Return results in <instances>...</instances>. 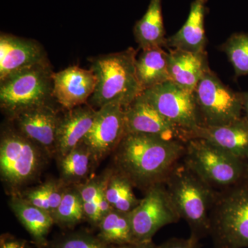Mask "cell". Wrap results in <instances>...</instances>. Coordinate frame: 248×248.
<instances>
[{
    "label": "cell",
    "mask_w": 248,
    "mask_h": 248,
    "mask_svg": "<svg viewBox=\"0 0 248 248\" xmlns=\"http://www.w3.org/2000/svg\"><path fill=\"white\" fill-rule=\"evenodd\" d=\"M186 143L146 134L127 133L114 155V169L125 176L134 187L146 191L164 183L182 160Z\"/></svg>",
    "instance_id": "1"
},
{
    "label": "cell",
    "mask_w": 248,
    "mask_h": 248,
    "mask_svg": "<svg viewBox=\"0 0 248 248\" xmlns=\"http://www.w3.org/2000/svg\"><path fill=\"white\" fill-rule=\"evenodd\" d=\"M138 50H123L90 59L91 70L97 78L95 91L88 104L96 110L115 104L128 107L143 90L137 75Z\"/></svg>",
    "instance_id": "2"
},
{
    "label": "cell",
    "mask_w": 248,
    "mask_h": 248,
    "mask_svg": "<svg viewBox=\"0 0 248 248\" xmlns=\"http://www.w3.org/2000/svg\"><path fill=\"white\" fill-rule=\"evenodd\" d=\"M170 198L191 234L200 239L210 234V213L218 192L184 162H178L164 182Z\"/></svg>",
    "instance_id": "3"
},
{
    "label": "cell",
    "mask_w": 248,
    "mask_h": 248,
    "mask_svg": "<svg viewBox=\"0 0 248 248\" xmlns=\"http://www.w3.org/2000/svg\"><path fill=\"white\" fill-rule=\"evenodd\" d=\"M50 158L46 152L17 129L1 132L0 177L12 195L36 180Z\"/></svg>",
    "instance_id": "4"
},
{
    "label": "cell",
    "mask_w": 248,
    "mask_h": 248,
    "mask_svg": "<svg viewBox=\"0 0 248 248\" xmlns=\"http://www.w3.org/2000/svg\"><path fill=\"white\" fill-rule=\"evenodd\" d=\"M210 234L215 248H248V180L218 192Z\"/></svg>",
    "instance_id": "5"
},
{
    "label": "cell",
    "mask_w": 248,
    "mask_h": 248,
    "mask_svg": "<svg viewBox=\"0 0 248 248\" xmlns=\"http://www.w3.org/2000/svg\"><path fill=\"white\" fill-rule=\"evenodd\" d=\"M53 75L48 62L17 72L0 81V107L13 120L23 111L48 104L53 98Z\"/></svg>",
    "instance_id": "6"
},
{
    "label": "cell",
    "mask_w": 248,
    "mask_h": 248,
    "mask_svg": "<svg viewBox=\"0 0 248 248\" xmlns=\"http://www.w3.org/2000/svg\"><path fill=\"white\" fill-rule=\"evenodd\" d=\"M182 161L214 188L236 185L245 175L244 160L202 139L186 142Z\"/></svg>",
    "instance_id": "7"
},
{
    "label": "cell",
    "mask_w": 248,
    "mask_h": 248,
    "mask_svg": "<svg viewBox=\"0 0 248 248\" xmlns=\"http://www.w3.org/2000/svg\"><path fill=\"white\" fill-rule=\"evenodd\" d=\"M202 125H225L243 117L242 93L228 88L208 68L195 92Z\"/></svg>",
    "instance_id": "8"
},
{
    "label": "cell",
    "mask_w": 248,
    "mask_h": 248,
    "mask_svg": "<svg viewBox=\"0 0 248 248\" xmlns=\"http://www.w3.org/2000/svg\"><path fill=\"white\" fill-rule=\"evenodd\" d=\"M135 242L153 241L163 227L177 223L181 217L170 198L164 183L145 191V196L130 213Z\"/></svg>",
    "instance_id": "9"
},
{
    "label": "cell",
    "mask_w": 248,
    "mask_h": 248,
    "mask_svg": "<svg viewBox=\"0 0 248 248\" xmlns=\"http://www.w3.org/2000/svg\"><path fill=\"white\" fill-rule=\"evenodd\" d=\"M160 113L188 135L202 125L194 93L169 81L142 93Z\"/></svg>",
    "instance_id": "10"
},
{
    "label": "cell",
    "mask_w": 248,
    "mask_h": 248,
    "mask_svg": "<svg viewBox=\"0 0 248 248\" xmlns=\"http://www.w3.org/2000/svg\"><path fill=\"white\" fill-rule=\"evenodd\" d=\"M125 135L124 108L118 104H108L97 110L92 127L83 141L99 165L114 153Z\"/></svg>",
    "instance_id": "11"
},
{
    "label": "cell",
    "mask_w": 248,
    "mask_h": 248,
    "mask_svg": "<svg viewBox=\"0 0 248 248\" xmlns=\"http://www.w3.org/2000/svg\"><path fill=\"white\" fill-rule=\"evenodd\" d=\"M124 110L126 134H146L185 143L189 140L186 132L161 115L142 94Z\"/></svg>",
    "instance_id": "12"
},
{
    "label": "cell",
    "mask_w": 248,
    "mask_h": 248,
    "mask_svg": "<svg viewBox=\"0 0 248 248\" xmlns=\"http://www.w3.org/2000/svg\"><path fill=\"white\" fill-rule=\"evenodd\" d=\"M97 78L91 69L69 66L53 75V98L65 110L88 104Z\"/></svg>",
    "instance_id": "13"
},
{
    "label": "cell",
    "mask_w": 248,
    "mask_h": 248,
    "mask_svg": "<svg viewBox=\"0 0 248 248\" xmlns=\"http://www.w3.org/2000/svg\"><path fill=\"white\" fill-rule=\"evenodd\" d=\"M48 62L39 42L11 34L0 35V81L35 65Z\"/></svg>",
    "instance_id": "14"
},
{
    "label": "cell",
    "mask_w": 248,
    "mask_h": 248,
    "mask_svg": "<svg viewBox=\"0 0 248 248\" xmlns=\"http://www.w3.org/2000/svg\"><path fill=\"white\" fill-rule=\"evenodd\" d=\"M60 115L49 104L23 111L13 119L16 129L43 148L50 157L55 155L57 128Z\"/></svg>",
    "instance_id": "15"
},
{
    "label": "cell",
    "mask_w": 248,
    "mask_h": 248,
    "mask_svg": "<svg viewBox=\"0 0 248 248\" xmlns=\"http://www.w3.org/2000/svg\"><path fill=\"white\" fill-rule=\"evenodd\" d=\"M97 110L86 104L60 115L55 143L56 159L63 157L84 141L92 127Z\"/></svg>",
    "instance_id": "16"
},
{
    "label": "cell",
    "mask_w": 248,
    "mask_h": 248,
    "mask_svg": "<svg viewBox=\"0 0 248 248\" xmlns=\"http://www.w3.org/2000/svg\"><path fill=\"white\" fill-rule=\"evenodd\" d=\"M213 143L223 151L246 161L248 156V122L244 117L225 125H201L190 135Z\"/></svg>",
    "instance_id": "17"
},
{
    "label": "cell",
    "mask_w": 248,
    "mask_h": 248,
    "mask_svg": "<svg viewBox=\"0 0 248 248\" xmlns=\"http://www.w3.org/2000/svg\"><path fill=\"white\" fill-rule=\"evenodd\" d=\"M209 68L206 52L192 53L169 48L170 81L191 93Z\"/></svg>",
    "instance_id": "18"
},
{
    "label": "cell",
    "mask_w": 248,
    "mask_h": 248,
    "mask_svg": "<svg viewBox=\"0 0 248 248\" xmlns=\"http://www.w3.org/2000/svg\"><path fill=\"white\" fill-rule=\"evenodd\" d=\"M208 0H194L186 22L175 34L167 38L166 48H177L192 53H203L206 45L205 17Z\"/></svg>",
    "instance_id": "19"
},
{
    "label": "cell",
    "mask_w": 248,
    "mask_h": 248,
    "mask_svg": "<svg viewBox=\"0 0 248 248\" xmlns=\"http://www.w3.org/2000/svg\"><path fill=\"white\" fill-rule=\"evenodd\" d=\"M9 205L21 224L30 234L36 247L48 248L49 241L47 237L55 224L52 215L29 203L17 194L11 195Z\"/></svg>",
    "instance_id": "20"
},
{
    "label": "cell",
    "mask_w": 248,
    "mask_h": 248,
    "mask_svg": "<svg viewBox=\"0 0 248 248\" xmlns=\"http://www.w3.org/2000/svg\"><path fill=\"white\" fill-rule=\"evenodd\" d=\"M57 161L60 179L68 186L87 182L93 169L97 166L92 152L84 141Z\"/></svg>",
    "instance_id": "21"
},
{
    "label": "cell",
    "mask_w": 248,
    "mask_h": 248,
    "mask_svg": "<svg viewBox=\"0 0 248 248\" xmlns=\"http://www.w3.org/2000/svg\"><path fill=\"white\" fill-rule=\"evenodd\" d=\"M136 70L143 92L170 81L169 53L161 47L142 50L137 58Z\"/></svg>",
    "instance_id": "22"
},
{
    "label": "cell",
    "mask_w": 248,
    "mask_h": 248,
    "mask_svg": "<svg viewBox=\"0 0 248 248\" xmlns=\"http://www.w3.org/2000/svg\"><path fill=\"white\" fill-rule=\"evenodd\" d=\"M134 35L141 50L166 48L161 0H151L146 14L134 27Z\"/></svg>",
    "instance_id": "23"
},
{
    "label": "cell",
    "mask_w": 248,
    "mask_h": 248,
    "mask_svg": "<svg viewBox=\"0 0 248 248\" xmlns=\"http://www.w3.org/2000/svg\"><path fill=\"white\" fill-rule=\"evenodd\" d=\"M97 228V236L111 246H123L135 242L130 213L112 210L103 217Z\"/></svg>",
    "instance_id": "24"
},
{
    "label": "cell",
    "mask_w": 248,
    "mask_h": 248,
    "mask_svg": "<svg viewBox=\"0 0 248 248\" xmlns=\"http://www.w3.org/2000/svg\"><path fill=\"white\" fill-rule=\"evenodd\" d=\"M133 184L128 178L112 168L106 187L108 202L113 210L122 213L133 211L140 200L134 194Z\"/></svg>",
    "instance_id": "25"
},
{
    "label": "cell",
    "mask_w": 248,
    "mask_h": 248,
    "mask_svg": "<svg viewBox=\"0 0 248 248\" xmlns=\"http://www.w3.org/2000/svg\"><path fill=\"white\" fill-rule=\"evenodd\" d=\"M67 187L68 186L60 179H50L17 195L53 215L60 205Z\"/></svg>",
    "instance_id": "26"
},
{
    "label": "cell",
    "mask_w": 248,
    "mask_h": 248,
    "mask_svg": "<svg viewBox=\"0 0 248 248\" xmlns=\"http://www.w3.org/2000/svg\"><path fill=\"white\" fill-rule=\"evenodd\" d=\"M52 216L55 224L67 229L74 228L85 220L82 200L76 186L66 187L60 205Z\"/></svg>",
    "instance_id": "27"
},
{
    "label": "cell",
    "mask_w": 248,
    "mask_h": 248,
    "mask_svg": "<svg viewBox=\"0 0 248 248\" xmlns=\"http://www.w3.org/2000/svg\"><path fill=\"white\" fill-rule=\"evenodd\" d=\"M220 50L226 54L236 77L248 76V33L232 34Z\"/></svg>",
    "instance_id": "28"
},
{
    "label": "cell",
    "mask_w": 248,
    "mask_h": 248,
    "mask_svg": "<svg viewBox=\"0 0 248 248\" xmlns=\"http://www.w3.org/2000/svg\"><path fill=\"white\" fill-rule=\"evenodd\" d=\"M48 248H115L99 236L78 231L58 236L49 241Z\"/></svg>",
    "instance_id": "29"
},
{
    "label": "cell",
    "mask_w": 248,
    "mask_h": 248,
    "mask_svg": "<svg viewBox=\"0 0 248 248\" xmlns=\"http://www.w3.org/2000/svg\"><path fill=\"white\" fill-rule=\"evenodd\" d=\"M157 248H200V239L192 234L188 239L172 238L160 245Z\"/></svg>",
    "instance_id": "30"
},
{
    "label": "cell",
    "mask_w": 248,
    "mask_h": 248,
    "mask_svg": "<svg viewBox=\"0 0 248 248\" xmlns=\"http://www.w3.org/2000/svg\"><path fill=\"white\" fill-rule=\"evenodd\" d=\"M0 248H31L26 240L19 239L13 235L3 234L0 237Z\"/></svg>",
    "instance_id": "31"
},
{
    "label": "cell",
    "mask_w": 248,
    "mask_h": 248,
    "mask_svg": "<svg viewBox=\"0 0 248 248\" xmlns=\"http://www.w3.org/2000/svg\"><path fill=\"white\" fill-rule=\"evenodd\" d=\"M153 241L146 242H134L131 244L123 245V246H115V248H157Z\"/></svg>",
    "instance_id": "32"
},
{
    "label": "cell",
    "mask_w": 248,
    "mask_h": 248,
    "mask_svg": "<svg viewBox=\"0 0 248 248\" xmlns=\"http://www.w3.org/2000/svg\"><path fill=\"white\" fill-rule=\"evenodd\" d=\"M243 117L248 122V92L242 93Z\"/></svg>",
    "instance_id": "33"
},
{
    "label": "cell",
    "mask_w": 248,
    "mask_h": 248,
    "mask_svg": "<svg viewBox=\"0 0 248 248\" xmlns=\"http://www.w3.org/2000/svg\"><path fill=\"white\" fill-rule=\"evenodd\" d=\"M246 163H245V175L244 177L248 180V156L246 160Z\"/></svg>",
    "instance_id": "34"
}]
</instances>
